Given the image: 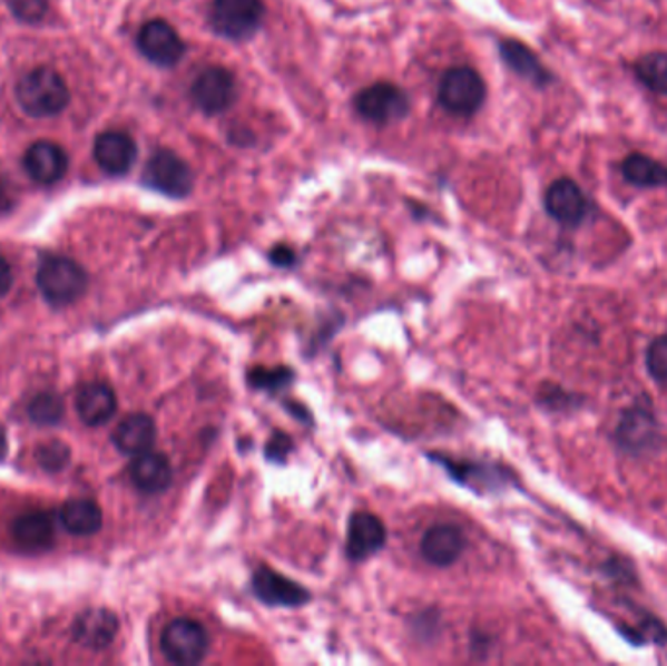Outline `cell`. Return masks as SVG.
<instances>
[{
	"instance_id": "obj_8",
	"label": "cell",
	"mask_w": 667,
	"mask_h": 666,
	"mask_svg": "<svg viewBox=\"0 0 667 666\" xmlns=\"http://www.w3.org/2000/svg\"><path fill=\"white\" fill-rule=\"evenodd\" d=\"M355 110L373 124H391L409 114L410 98L393 82H377L357 95Z\"/></svg>"
},
{
	"instance_id": "obj_14",
	"label": "cell",
	"mask_w": 667,
	"mask_h": 666,
	"mask_svg": "<svg viewBox=\"0 0 667 666\" xmlns=\"http://www.w3.org/2000/svg\"><path fill=\"white\" fill-rule=\"evenodd\" d=\"M95 159L106 175H127L137 159V145L124 131H106L96 137Z\"/></svg>"
},
{
	"instance_id": "obj_9",
	"label": "cell",
	"mask_w": 667,
	"mask_h": 666,
	"mask_svg": "<svg viewBox=\"0 0 667 666\" xmlns=\"http://www.w3.org/2000/svg\"><path fill=\"white\" fill-rule=\"evenodd\" d=\"M137 48L150 63L158 67H174L180 63L182 57L186 53L180 33L165 20H150L143 26L137 36Z\"/></svg>"
},
{
	"instance_id": "obj_26",
	"label": "cell",
	"mask_w": 667,
	"mask_h": 666,
	"mask_svg": "<svg viewBox=\"0 0 667 666\" xmlns=\"http://www.w3.org/2000/svg\"><path fill=\"white\" fill-rule=\"evenodd\" d=\"M36 458H38V463H40L41 468L46 469V471L57 473V471L67 468V463L71 460V450H69V445L63 444V442L51 440V442H46V444L40 445V450L36 453Z\"/></svg>"
},
{
	"instance_id": "obj_10",
	"label": "cell",
	"mask_w": 667,
	"mask_h": 666,
	"mask_svg": "<svg viewBox=\"0 0 667 666\" xmlns=\"http://www.w3.org/2000/svg\"><path fill=\"white\" fill-rule=\"evenodd\" d=\"M252 590L258 600L275 608H298L311 600V592L305 587L266 565L258 567L252 575Z\"/></svg>"
},
{
	"instance_id": "obj_11",
	"label": "cell",
	"mask_w": 667,
	"mask_h": 666,
	"mask_svg": "<svg viewBox=\"0 0 667 666\" xmlns=\"http://www.w3.org/2000/svg\"><path fill=\"white\" fill-rule=\"evenodd\" d=\"M386 528L379 516L360 510L347 520L346 554L352 561H365L385 548Z\"/></svg>"
},
{
	"instance_id": "obj_17",
	"label": "cell",
	"mask_w": 667,
	"mask_h": 666,
	"mask_svg": "<svg viewBox=\"0 0 667 666\" xmlns=\"http://www.w3.org/2000/svg\"><path fill=\"white\" fill-rule=\"evenodd\" d=\"M129 473L135 487L147 494L166 491L173 483V466L165 453L149 450L141 456H135Z\"/></svg>"
},
{
	"instance_id": "obj_2",
	"label": "cell",
	"mask_w": 667,
	"mask_h": 666,
	"mask_svg": "<svg viewBox=\"0 0 667 666\" xmlns=\"http://www.w3.org/2000/svg\"><path fill=\"white\" fill-rule=\"evenodd\" d=\"M38 286L51 305L65 307L87 292L88 276L82 266L65 256H51L38 271Z\"/></svg>"
},
{
	"instance_id": "obj_1",
	"label": "cell",
	"mask_w": 667,
	"mask_h": 666,
	"mask_svg": "<svg viewBox=\"0 0 667 666\" xmlns=\"http://www.w3.org/2000/svg\"><path fill=\"white\" fill-rule=\"evenodd\" d=\"M17 100L33 118H51L69 106L71 92L56 69L38 67L18 82Z\"/></svg>"
},
{
	"instance_id": "obj_24",
	"label": "cell",
	"mask_w": 667,
	"mask_h": 666,
	"mask_svg": "<svg viewBox=\"0 0 667 666\" xmlns=\"http://www.w3.org/2000/svg\"><path fill=\"white\" fill-rule=\"evenodd\" d=\"M636 79L656 95L667 96V53L656 51L638 59L635 65Z\"/></svg>"
},
{
	"instance_id": "obj_6",
	"label": "cell",
	"mask_w": 667,
	"mask_h": 666,
	"mask_svg": "<svg viewBox=\"0 0 667 666\" xmlns=\"http://www.w3.org/2000/svg\"><path fill=\"white\" fill-rule=\"evenodd\" d=\"M143 183L168 198H186L194 190V173L176 153L160 149L150 155L143 173Z\"/></svg>"
},
{
	"instance_id": "obj_7",
	"label": "cell",
	"mask_w": 667,
	"mask_h": 666,
	"mask_svg": "<svg viewBox=\"0 0 667 666\" xmlns=\"http://www.w3.org/2000/svg\"><path fill=\"white\" fill-rule=\"evenodd\" d=\"M189 95L204 114L209 116L223 114L236 102L238 96L235 75L219 65L205 67L192 82Z\"/></svg>"
},
{
	"instance_id": "obj_18",
	"label": "cell",
	"mask_w": 667,
	"mask_h": 666,
	"mask_svg": "<svg viewBox=\"0 0 667 666\" xmlns=\"http://www.w3.org/2000/svg\"><path fill=\"white\" fill-rule=\"evenodd\" d=\"M157 440V424L149 414H129L127 419L119 422L114 432V444L119 452L127 456H141L149 452Z\"/></svg>"
},
{
	"instance_id": "obj_30",
	"label": "cell",
	"mask_w": 667,
	"mask_h": 666,
	"mask_svg": "<svg viewBox=\"0 0 667 666\" xmlns=\"http://www.w3.org/2000/svg\"><path fill=\"white\" fill-rule=\"evenodd\" d=\"M291 452H293V440H291L290 437L282 434V432H275L274 437L267 440V460L275 461V463H282V461L287 460V456H290Z\"/></svg>"
},
{
	"instance_id": "obj_19",
	"label": "cell",
	"mask_w": 667,
	"mask_h": 666,
	"mask_svg": "<svg viewBox=\"0 0 667 666\" xmlns=\"http://www.w3.org/2000/svg\"><path fill=\"white\" fill-rule=\"evenodd\" d=\"M118 409V399L106 383H87L77 395V411L88 427H102Z\"/></svg>"
},
{
	"instance_id": "obj_31",
	"label": "cell",
	"mask_w": 667,
	"mask_h": 666,
	"mask_svg": "<svg viewBox=\"0 0 667 666\" xmlns=\"http://www.w3.org/2000/svg\"><path fill=\"white\" fill-rule=\"evenodd\" d=\"M269 261L274 262L275 266L287 268L291 264H295L297 256H295L293 248H290V246L279 245L275 246L274 251L269 253Z\"/></svg>"
},
{
	"instance_id": "obj_21",
	"label": "cell",
	"mask_w": 667,
	"mask_h": 666,
	"mask_svg": "<svg viewBox=\"0 0 667 666\" xmlns=\"http://www.w3.org/2000/svg\"><path fill=\"white\" fill-rule=\"evenodd\" d=\"M14 538L28 551H43L53 546L56 526L43 512L20 516L14 522Z\"/></svg>"
},
{
	"instance_id": "obj_22",
	"label": "cell",
	"mask_w": 667,
	"mask_h": 666,
	"mask_svg": "<svg viewBox=\"0 0 667 666\" xmlns=\"http://www.w3.org/2000/svg\"><path fill=\"white\" fill-rule=\"evenodd\" d=\"M61 522L75 536H92L102 528V510L95 500L72 499L61 508Z\"/></svg>"
},
{
	"instance_id": "obj_29",
	"label": "cell",
	"mask_w": 667,
	"mask_h": 666,
	"mask_svg": "<svg viewBox=\"0 0 667 666\" xmlns=\"http://www.w3.org/2000/svg\"><path fill=\"white\" fill-rule=\"evenodd\" d=\"M14 17L22 22H40L48 12V0H9Z\"/></svg>"
},
{
	"instance_id": "obj_12",
	"label": "cell",
	"mask_w": 667,
	"mask_h": 666,
	"mask_svg": "<svg viewBox=\"0 0 667 666\" xmlns=\"http://www.w3.org/2000/svg\"><path fill=\"white\" fill-rule=\"evenodd\" d=\"M547 214L565 227H576L588 214V199L570 178H558L545 194Z\"/></svg>"
},
{
	"instance_id": "obj_25",
	"label": "cell",
	"mask_w": 667,
	"mask_h": 666,
	"mask_svg": "<svg viewBox=\"0 0 667 666\" xmlns=\"http://www.w3.org/2000/svg\"><path fill=\"white\" fill-rule=\"evenodd\" d=\"M30 419L41 427H53L63 419V401L56 393H40L30 403Z\"/></svg>"
},
{
	"instance_id": "obj_34",
	"label": "cell",
	"mask_w": 667,
	"mask_h": 666,
	"mask_svg": "<svg viewBox=\"0 0 667 666\" xmlns=\"http://www.w3.org/2000/svg\"><path fill=\"white\" fill-rule=\"evenodd\" d=\"M9 207V190H7V186H4V184H2V180H0V214H4V212H7Z\"/></svg>"
},
{
	"instance_id": "obj_13",
	"label": "cell",
	"mask_w": 667,
	"mask_h": 666,
	"mask_svg": "<svg viewBox=\"0 0 667 666\" xmlns=\"http://www.w3.org/2000/svg\"><path fill=\"white\" fill-rule=\"evenodd\" d=\"M464 533L461 528L453 523H435L430 530L425 531L420 551L428 564L435 567H451L463 556Z\"/></svg>"
},
{
	"instance_id": "obj_15",
	"label": "cell",
	"mask_w": 667,
	"mask_h": 666,
	"mask_svg": "<svg viewBox=\"0 0 667 666\" xmlns=\"http://www.w3.org/2000/svg\"><path fill=\"white\" fill-rule=\"evenodd\" d=\"M69 167V157L61 145L53 141H36L26 151L24 168L33 183L56 184L63 178Z\"/></svg>"
},
{
	"instance_id": "obj_16",
	"label": "cell",
	"mask_w": 667,
	"mask_h": 666,
	"mask_svg": "<svg viewBox=\"0 0 667 666\" xmlns=\"http://www.w3.org/2000/svg\"><path fill=\"white\" fill-rule=\"evenodd\" d=\"M119 624L116 614L106 608H92L80 614L75 621V641L80 643L87 649H106L118 635Z\"/></svg>"
},
{
	"instance_id": "obj_27",
	"label": "cell",
	"mask_w": 667,
	"mask_h": 666,
	"mask_svg": "<svg viewBox=\"0 0 667 666\" xmlns=\"http://www.w3.org/2000/svg\"><path fill=\"white\" fill-rule=\"evenodd\" d=\"M291 380H293V372L290 368H274V370L254 368L251 373L252 388L266 389V391L285 388L290 385Z\"/></svg>"
},
{
	"instance_id": "obj_3",
	"label": "cell",
	"mask_w": 667,
	"mask_h": 666,
	"mask_svg": "<svg viewBox=\"0 0 667 666\" xmlns=\"http://www.w3.org/2000/svg\"><path fill=\"white\" fill-rule=\"evenodd\" d=\"M438 96L449 114L469 118L487 100V85L472 67H453L441 77Z\"/></svg>"
},
{
	"instance_id": "obj_5",
	"label": "cell",
	"mask_w": 667,
	"mask_h": 666,
	"mask_svg": "<svg viewBox=\"0 0 667 666\" xmlns=\"http://www.w3.org/2000/svg\"><path fill=\"white\" fill-rule=\"evenodd\" d=\"M160 649L174 665L194 666L209 653V634L196 619L176 618L165 627Z\"/></svg>"
},
{
	"instance_id": "obj_20",
	"label": "cell",
	"mask_w": 667,
	"mask_h": 666,
	"mask_svg": "<svg viewBox=\"0 0 667 666\" xmlns=\"http://www.w3.org/2000/svg\"><path fill=\"white\" fill-rule=\"evenodd\" d=\"M500 56H502L503 63L510 67L511 71L519 75L521 79L533 82L537 87H545L549 85L550 72L542 67L541 61L537 59L533 51L523 46L518 40H503L500 43Z\"/></svg>"
},
{
	"instance_id": "obj_23",
	"label": "cell",
	"mask_w": 667,
	"mask_h": 666,
	"mask_svg": "<svg viewBox=\"0 0 667 666\" xmlns=\"http://www.w3.org/2000/svg\"><path fill=\"white\" fill-rule=\"evenodd\" d=\"M622 176L627 183L638 188H659L667 186V167L659 160L650 159L640 153L628 155L622 163Z\"/></svg>"
},
{
	"instance_id": "obj_33",
	"label": "cell",
	"mask_w": 667,
	"mask_h": 666,
	"mask_svg": "<svg viewBox=\"0 0 667 666\" xmlns=\"http://www.w3.org/2000/svg\"><path fill=\"white\" fill-rule=\"evenodd\" d=\"M9 453V438H7V430L0 424V461L7 458Z\"/></svg>"
},
{
	"instance_id": "obj_4",
	"label": "cell",
	"mask_w": 667,
	"mask_h": 666,
	"mask_svg": "<svg viewBox=\"0 0 667 666\" xmlns=\"http://www.w3.org/2000/svg\"><path fill=\"white\" fill-rule=\"evenodd\" d=\"M264 14L262 0H213L209 22L220 38L244 41L258 32Z\"/></svg>"
},
{
	"instance_id": "obj_28",
	"label": "cell",
	"mask_w": 667,
	"mask_h": 666,
	"mask_svg": "<svg viewBox=\"0 0 667 666\" xmlns=\"http://www.w3.org/2000/svg\"><path fill=\"white\" fill-rule=\"evenodd\" d=\"M646 365H648L651 378L667 381V336H659L651 342L648 354H646Z\"/></svg>"
},
{
	"instance_id": "obj_32",
	"label": "cell",
	"mask_w": 667,
	"mask_h": 666,
	"mask_svg": "<svg viewBox=\"0 0 667 666\" xmlns=\"http://www.w3.org/2000/svg\"><path fill=\"white\" fill-rule=\"evenodd\" d=\"M10 287H12V271L9 262L0 256V297L9 294Z\"/></svg>"
}]
</instances>
